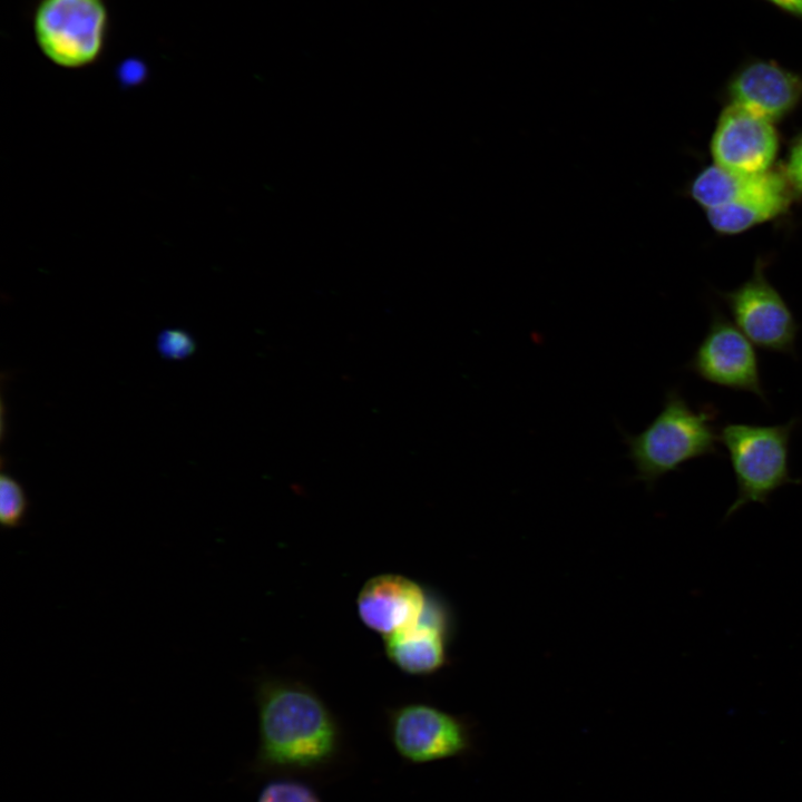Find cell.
Masks as SVG:
<instances>
[{
	"instance_id": "cell-15",
	"label": "cell",
	"mask_w": 802,
	"mask_h": 802,
	"mask_svg": "<svg viewBox=\"0 0 802 802\" xmlns=\"http://www.w3.org/2000/svg\"><path fill=\"white\" fill-rule=\"evenodd\" d=\"M256 802H322V800L311 785L285 776L267 782L261 789Z\"/></svg>"
},
{
	"instance_id": "cell-10",
	"label": "cell",
	"mask_w": 802,
	"mask_h": 802,
	"mask_svg": "<svg viewBox=\"0 0 802 802\" xmlns=\"http://www.w3.org/2000/svg\"><path fill=\"white\" fill-rule=\"evenodd\" d=\"M427 603L417 583L395 574H382L369 579L356 600L362 622L383 637L415 624Z\"/></svg>"
},
{
	"instance_id": "cell-4",
	"label": "cell",
	"mask_w": 802,
	"mask_h": 802,
	"mask_svg": "<svg viewBox=\"0 0 802 802\" xmlns=\"http://www.w3.org/2000/svg\"><path fill=\"white\" fill-rule=\"evenodd\" d=\"M108 29L104 0H39L33 33L41 52L68 69L94 63L102 52Z\"/></svg>"
},
{
	"instance_id": "cell-8",
	"label": "cell",
	"mask_w": 802,
	"mask_h": 802,
	"mask_svg": "<svg viewBox=\"0 0 802 802\" xmlns=\"http://www.w3.org/2000/svg\"><path fill=\"white\" fill-rule=\"evenodd\" d=\"M728 105L774 123L802 99V75L775 60L747 58L726 82Z\"/></svg>"
},
{
	"instance_id": "cell-3",
	"label": "cell",
	"mask_w": 802,
	"mask_h": 802,
	"mask_svg": "<svg viewBox=\"0 0 802 802\" xmlns=\"http://www.w3.org/2000/svg\"><path fill=\"white\" fill-rule=\"evenodd\" d=\"M801 418L780 424L727 422L718 433L736 481L737 495L724 515V521L749 503L769 506L771 496L786 485H802L791 476L790 441Z\"/></svg>"
},
{
	"instance_id": "cell-11",
	"label": "cell",
	"mask_w": 802,
	"mask_h": 802,
	"mask_svg": "<svg viewBox=\"0 0 802 802\" xmlns=\"http://www.w3.org/2000/svg\"><path fill=\"white\" fill-rule=\"evenodd\" d=\"M384 642L389 658L407 673H431L446 659L442 615L428 603L415 624L385 636Z\"/></svg>"
},
{
	"instance_id": "cell-7",
	"label": "cell",
	"mask_w": 802,
	"mask_h": 802,
	"mask_svg": "<svg viewBox=\"0 0 802 802\" xmlns=\"http://www.w3.org/2000/svg\"><path fill=\"white\" fill-rule=\"evenodd\" d=\"M388 732L395 752L411 764L464 756L473 749L463 721L427 704H407L390 711Z\"/></svg>"
},
{
	"instance_id": "cell-17",
	"label": "cell",
	"mask_w": 802,
	"mask_h": 802,
	"mask_svg": "<svg viewBox=\"0 0 802 802\" xmlns=\"http://www.w3.org/2000/svg\"><path fill=\"white\" fill-rule=\"evenodd\" d=\"M786 180L802 193V136L793 146L785 167Z\"/></svg>"
},
{
	"instance_id": "cell-12",
	"label": "cell",
	"mask_w": 802,
	"mask_h": 802,
	"mask_svg": "<svg viewBox=\"0 0 802 802\" xmlns=\"http://www.w3.org/2000/svg\"><path fill=\"white\" fill-rule=\"evenodd\" d=\"M788 180L777 173L745 175L716 165L703 169L692 182L688 193L701 206H725L752 196L788 188Z\"/></svg>"
},
{
	"instance_id": "cell-16",
	"label": "cell",
	"mask_w": 802,
	"mask_h": 802,
	"mask_svg": "<svg viewBox=\"0 0 802 802\" xmlns=\"http://www.w3.org/2000/svg\"><path fill=\"white\" fill-rule=\"evenodd\" d=\"M156 349L165 360L182 361L196 352L197 342L187 330L165 329L158 333Z\"/></svg>"
},
{
	"instance_id": "cell-6",
	"label": "cell",
	"mask_w": 802,
	"mask_h": 802,
	"mask_svg": "<svg viewBox=\"0 0 802 802\" xmlns=\"http://www.w3.org/2000/svg\"><path fill=\"white\" fill-rule=\"evenodd\" d=\"M720 294L750 341L763 351L798 359L795 342L801 326L761 266L740 286Z\"/></svg>"
},
{
	"instance_id": "cell-18",
	"label": "cell",
	"mask_w": 802,
	"mask_h": 802,
	"mask_svg": "<svg viewBox=\"0 0 802 802\" xmlns=\"http://www.w3.org/2000/svg\"><path fill=\"white\" fill-rule=\"evenodd\" d=\"M802 22V0H762Z\"/></svg>"
},
{
	"instance_id": "cell-2",
	"label": "cell",
	"mask_w": 802,
	"mask_h": 802,
	"mask_svg": "<svg viewBox=\"0 0 802 802\" xmlns=\"http://www.w3.org/2000/svg\"><path fill=\"white\" fill-rule=\"evenodd\" d=\"M717 418L718 409L713 404L695 409L678 387L668 389L662 410L639 433H623L634 479L653 489L659 479L681 471L688 461L720 456Z\"/></svg>"
},
{
	"instance_id": "cell-13",
	"label": "cell",
	"mask_w": 802,
	"mask_h": 802,
	"mask_svg": "<svg viewBox=\"0 0 802 802\" xmlns=\"http://www.w3.org/2000/svg\"><path fill=\"white\" fill-rule=\"evenodd\" d=\"M788 188L765 193L725 206L706 209L711 226L723 234H736L776 217L789 206Z\"/></svg>"
},
{
	"instance_id": "cell-5",
	"label": "cell",
	"mask_w": 802,
	"mask_h": 802,
	"mask_svg": "<svg viewBox=\"0 0 802 802\" xmlns=\"http://www.w3.org/2000/svg\"><path fill=\"white\" fill-rule=\"evenodd\" d=\"M684 369L718 388L751 393L770 407L759 354L720 310L712 311L707 330Z\"/></svg>"
},
{
	"instance_id": "cell-1",
	"label": "cell",
	"mask_w": 802,
	"mask_h": 802,
	"mask_svg": "<svg viewBox=\"0 0 802 802\" xmlns=\"http://www.w3.org/2000/svg\"><path fill=\"white\" fill-rule=\"evenodd\" d=\"M258 746L251 763L256 774H313L333 765L342 752L340 726L304 686L265 681L256 691Z\"/></svg>"
},
{
	"instance_id": "cell-9",
	"label": "cell",
	"mask_w": 802,
	"mask_h": 802,
	"mask_svg": "<svg viewBox=\"0 0 802 802\" xmlns=\"http://www.w3.org/2000/svg\"><path fill=\"white\" fill-rule=\"evenodd\" d=\"M773 123L727 105L717 121L713 139L714 165L736 174L769 172L777 151Z\"/></svg>"
},
{
	"instance_id": "cell-14",
	"label": "cell",
	"mask_w": 802,
	"mask_h": 802,
	"mask_svg": "<svg viewBox=\"0 0 802 802\" xmlns=\"http://www.w3.org/2000/svg\"><path fill=\"white\" fill-rule=\"evenodd\" d=\"M29 498L23 486L11 475L0 476V524L3 529L25 525L29 512Z\"/></svg>"
}]
</instances>
